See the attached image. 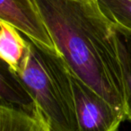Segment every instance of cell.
Returning <instances> with one entry per match:
<instances>
[{
    "instance_id": "cell-3",
    "label": "cell",
    "mask_w": 131,
    "mask_h": 131,
    "mask_svg": "<svg viewBox=\"0 0 131 131\" xmlns=\"http://www.w3.org/2000/svg\"><path fill=\"white\" fill-rule=\"evenodd\" d=\"M70 73L79 131H118L120 124L127 119L126 115Z\"/></svg>"
},
{
    "instance_id": "cell-2",
    "label": "cell",
    "mask_w": 131,
    "mask_h": 131,
    "mask_svg": "<svg viewBox=\"0 0 131 131\" xmlns=\"http://www.w3.org/2000/svg\"><path fill=\"white\" fill-rule=\"evenodd\" d=\"M26 40L27 49L16 74L51 131H79L69 68L58 49Z\"/></svg>"
},
{
    "instance_id": "cell-9",
    "label": "cell",
    "mask_w": 131,
    "mask_h": 131,
    "mask_svg": "<svg viewBox=\"0 0 131 131\" xmlns=\"http://www.w3.org/2000/svg\"><path fill=\"white\" fill-rule=\"evenodd\" d=\"M101 9L116 27L131 32V0H98Z\"/></svg>"
},
{
    "instance_id": "cell-5",
    "label": "cell",
    "mask_w": 131,
    "mask_h": 131,
    "mask_svg": "<svg viewBox=\"0 0 131 131\" xmlns=\"http://www.w3.org/2000/svg\"><path fill=\"white\" fill-rule=\"evenodd\" d=\"M0 106L32 114L38 105L22 82L5 62L0 63Z\"/></svg>"
},
{
    "instance_id": "cell-6",
    "label": "cell",
    "mask_w": 131,
    "mask_h": 131,
    "mask_svg": "<svg viewBox=\"0 0 131 131\" xmlns=\"http://www.w3.org/2000/svg\"><path fill=\"white\" fill-rule=\"evenodd\" d=\"M0 131H51L40 108L32 114L0 106Z\"/></svg>"
},
{
    "instance_id": "cell-1",
    "label": "cell",
    "mask_w": 131,
    "mask_h": 131,
    "mask_svg": "<svg viewBox=\"0 0 131 131\" xmlns=\"http://www.w3.org/2000/svg\"><path fill=\"white\" fill-rule=\"evenodd\" d=\"M36 3L56 49L70 71L126 115L116 28L101 9L98 0H36Z\"/></svg>"
},
{
    "instance_id": "cell-4",
    "label": "cell",
    "mask_w": 131,
    "mask_h": 131,
    "mask_svg": "<svg viewBox=\"0 0 131 131\" xmlns=\"http://www.w3.org/2000/svg\"><path fill=\"white\" fill-rule=\"evenodd\" d=\"M0 21L23 32L40 47L57 49L36 0H1Z\"/></svg>"
},
{
    "instance_id": "cell-7",
    "label": "cell",
    "mask_w": 131,
    "mask_h": 131,
    "mask_svg": "<svg viewBox=\"0 0 131 131\" xmlns=\"http://www.w3.org/2000/svg\"><path fill=\"white\" fill-rule=\"evenodd\" d=\"M0 58L8 68L17 73L27 49V40L23 38L16 29L0 21Z\"/></svg>"
},
{
    "instance_id": "cell-8",
    "label": "cell",
    "mask_w": 131,
    "mask_h": 131,
    "mask_svg": "<svg viewBox=\"0 0 131 131\" xmlns=\"http://www.w3.org/2000/svg\"><path fill=\"white\" fill-rule=\"evenodd\" d=\"M118 51L123 72L126 95V116L131 121V32L116 27Z\"/></svg>"
}]
</instances>
